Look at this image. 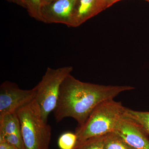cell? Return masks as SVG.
<instances>
[{"instance_id":"13","label":"cell","mask_w":149,"mask_h":149,"mask_svg":"<svg viewBox=\"0 0 149 149\" xmlns=\"http://www.w3.org/2000/svg\"><path fill=\"white\" fill-rule=\"evenodd\" d=\"M77 143V136L75 133L66 132L58 138V145L60 149H73Z\"/></svg>"},{"instance_id":"15","label":"cell","mask_w":149,"mask_h":149,"mask_svg":"<svg viewBox=\"0 0 149 149\" xmlns=\"http://www.w3.org/2000/svg\"><path fill=\"white\" fill-rule=\"evenodd\" d=\"M0 140L6 141L17 149H25L21 132L13 133L4 137H0Z\"/></svg>"},{"instance_id":"9","label":"cell","mask_w":149,"mask_h":149,"mask_svg":"<svg viewBox=\"0 0 149 149\" xmlns=\"http://www.w3.org/2000/svg\"><path fill=\"white\" fill-rule=\"evenodd\" d=\"M20 132V122L16 113L0 116V137Z\"/></svg>"},{"instance_id":"4","label":"cell","mask_w":149,"mask_h":149,"mask_svg":"<svg viewBox=\"0 0 149 149\" xmlns=\"http://www.w3.org/2000/svg\"><path fill=\"white\" fill-rule=\"evenodd\" d=\"M72 70L71 66L55 69L48 68L42 80L34 87L35 100L40 106L42 117L46 122L49 115L56 107L62 83Z\"/></svg>"},{"instance_id":"2","label":"cell","mask_w":149,"mask_h":149,"mask_svg":"<svg viewBox=\"0 0 149 149\" xmlns=\"http://www.w3.org/2000/svg\"><path fill=\"white\" fill-rule=\"evenodd\" d=\"M126 107L114 99L104 101L92 111L85 122L77 126L74 133L76 144L113 132L118 121L123 116Z\"/></svg>"},{"instance_id":"8","label":"cell","mask_w":149,"mask_h":149,"mask_svg":"<svg viewBox=\"0 0 149 149\" xmlns=\"http://www.w3.org/2000/svg\"><path fill=\"white\" fill-rule=\"evenodd\" d=\"M101 12L99 0H77L70 27H79Z\"/></svg>"},{"instance_id":"7","label":"cell","mask_w":149,"mask_h":149,"mask_svg":"<svg viewBox=\"0 0 149 149\" xmlns=\"http://www.w3.org/2000/svg\"><path fill=\"white\" fill-rule=\"evenodd\" d=\"M77 0H55L42 6L41 22L58 23L70 27L71 16Z\"/></svg>"},{"instance_id":"3","label":"cell","mask_w":149,"mask_h":149,"mask_svg":"<svg viewBox=\"0 0 149 149\" xmlns=\"http://www.w3.org/2000/svg\"><path fill=\"white\" fill-rule=\"evenodd\" d=\"M16 113L25 149H49L52 128L43 119L36 100L19 109Z\"/></svg>"},{"instance_id":"6","label":"cell","mask_w":149,"mask_h":149,"mask_svg":"<svg viewBox=\"0 0 149 149\" xmlns=\"http://www.w3.org/2000/svg\"><path fill=\"white\" fill-rule=\"evenodd\" d=\"M113 132L133 149H149L148 133L141 125L124 114L118 121Z\"/></svg>"},{"instance_id":"11","label":"cell","mask_w":149,"mask_h":149,"mask_svg":"<svg viewBox=\"0 0 149 149\" xmlns=\"http://www.w3.org/2000/svg\"><path fill=\"white\" fill-rule=\"evenodd\" d=\"M124 115L141 125L149 135V112L136 111L126 108Z\"/></svg>"},{"instance_id":"10","label":"cell","mask_w":149,"mask_h":149,"mask_svg":"<svg viewBox=\"0 0 149 149\" xmlns=\"http://www.w3.org/2000/svg\"><path fill=\"white\" fill-rule=\"evenodd\" d=\"M103 149H133L115 132H111L104 136Z\"/></svg>"},{"instance_id":"5","label":"cell","mask_w":149,"mask_h":149,"mask_svg":"<svg viewBox=\"0 0 149 149\" xmlns=\"http://www.w3.org/2000/svg\"><path fill=\"white\" fill-rule=\"evenodd\" d=\"M36 94L34 88L23 90L16 83L9 81L3 82L0 86V116L16 113L34 101Z\"/></svg>"},{"instance_id":"16","label":"cell","mask_w":149,"mask_h":149,"mask_svg":"<svg viewBox=\"0 0 149 149\" xmlns=\"http://www.w3.org/2000/svg\"><path fill=\"white\" fill-rule=\"evenodd\" d=\"M121 0H99L101 11L104 10L109 7L115 3Z\"/></svg>"},{"instance_id":"17","label":"cell","mask_w":149,"mask_h":149,"mask_svg":"<svg viewBox=\"0 0 149 149\" xmlns=\"http://www.w3.org/2000/svg\"><path fill=\"white\" fill-rule=\"evenodd\" d=\"M0 149H17L13 145L6 141L0 140Z\"/></svg>"},{"instance_id":"19","label":"cell","mask_w":149,"mask_h":149,"mask_svg":"<svg viewBox=\"0 0 149 149\" xmlns=\"http://www.w3.org/2000/svg\"><path fill=\"white\" fill-rule=\"evenodd\" d=\"M55 0H41V3H42V6L43 5L52 2Z\"/></svg>"},{"instance_id":"20","label":"cell","mask_w":149,"mask_h":149,"mask_svg":"<svg viewBox=\"0 0 149 149\" xmlns=\"http://www.w3.org/2000/svg\"><path fill=\"white\" fill-rule=\"evenodd\" d=\"M145 1H147L148 2H149V0H145Z\"/></svg>"},{"instance_id":"1","label":"cell","mask_w":149,"mask_h":149,"mask_svg":"<svg viewBox=\"0 0 149 149\" xmlns=\"http://www.w3.org/2000/svg\"><path fill=\"white\" fill-rule=\"evenodd\" d=\"M130 86L103 85L80 81L70 74L62 83L57 104L54 110L56 122L72 118L78 126L85 122L99 104L114 99L120 93L134 89Z\"/></svg>"},{"instance_id":"12","label":"cell","mask_w":149,"mask_h":149,"mask_svg":"<svg viewBox=\"0 0 149 149\" xmlns=\"http://www.w3.org/2000/svg\"><path fill=\"white\" fill-rule=\"evenodd\" d=\"M104 136L93 137L85 140L76 144L73 149H103Z\"/></svg>"},{"instance_id":"18","label":"cell","mask_w":149,"mask_h":149,"mask_svg":"<svg viewBox=\"0 0 149 149\" xmlns=\"http://www.w3.org/2000/svg\"><path fill=\"white\" fill-rule=\"evenodd\" d=\"M9 2L14 3L17 5L20 6L22 7L26 8L25 1L24 0H6Z\"/></svg>"},{"instance_id":"14","label":"cell","mask_w":149,"mask_h":149,"mask_svg":"<svg viewBox=\"0 0 149 149\" xmlns=\"http://www.w3.org/2000/svg\"><path fill=\"white\" fill-rule=\"evenodd\" d=\"M26 9L32 18L41 21V0H24Z\"/></svg>"}]
</instances>
